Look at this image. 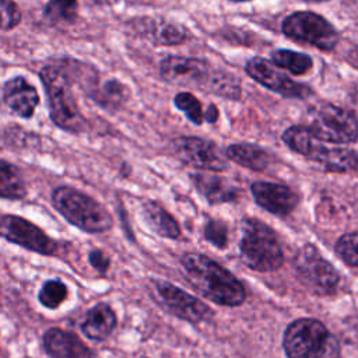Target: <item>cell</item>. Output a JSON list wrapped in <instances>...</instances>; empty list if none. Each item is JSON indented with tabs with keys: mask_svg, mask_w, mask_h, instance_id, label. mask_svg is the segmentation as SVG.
Masks as SVG:
<instances>
[{
	"mask_svg": "<svg viewBox=\"0 0 358 358\" xmlns=\"http://www.w3.org/2000/svg\"><path fill=\"white\" fill-rule=\"evenodd\" d=\"M180 264L189 284L201 296L221 306H239L246 299L243 284L214 259L200 253H185Z\"/></svg>",
	"mask_w": 358,
	"mask_h": 358,
	"instance_id": "6da1fadb",
	"label": "cell"
},
{
	"mask_svg": "<svg viewBox=\"0 0 358 358\" xmlns=\"http://www.w3.org/2000/svg\"><path fill=\"white\" fill-rule=\"evenodd\" d=\"M39 76L45 87L49 115L53 123L70 133L83 131L87 122L71 91V76L67 70V60H64V64L55 63L45 66Z\"/></svg>",
	"mask_w": 358,
	"mask_h": 358,
	"instance_id": "7a4b0ae2",
	"label": "cell"
},
{
	"mask_svg": "<svg viewBox=\"0 0 358 358\" xmlns=\"http://www.w3.org/2000/svg\"><path fill=\"white\" fill-rule=\"evenodd\" d=\"M239 256L250 270L270 273L281 267L284 252L277 234L263 221L245 217L241 221Z\"/></svg>",
	"mask_w": 358,
	"mask_h": 358,
	"instance_id": "3957f363",
	"label": "cell"
},
{
	"mask_svg": "<svg viewBox=\"0 0 358 358\" xmlns=\"http://www.w3.org/2000/svg\"><path fill=\"white\" fill-rule=\"evenodd\" d=\"M52 204L55 210L64 217L67 222L88 234L106 232L113 225L108 210L91 196L76 187L63 185L52 192Z\"/></svg>",
	"mask_w": 358,
	"mask_h": 358,
	"instance_id": "277c9868",
	"label": "cell"
},
{
	"mask_svg": "<svg viewBox=\"0 0 358 358\" xmlns=\"http://www.w3.org/2000/svg\"><path fill=\"white\" fill-rule=\"evenodd\" d=\"M287 358H338L340 344L326 326L310 317L291 322L282 336Z\"/></svg>",
	"mask_w": 358,
	"mask_h": 358,
	"instance_id": "5b68a950",
	"label": "cell"
},
{
	"mask_svg": "<svg viewBox=\"0 0 358 358\" xmlns=\"http://www.w3.org/2000/svg\"><path fill=\"white\" fill-rule=\"evenodd\" d=\"M282 141L292 151L323 165L331 172H348L358 168V154L352 150L327 145L308 126H291L282 133Z\"/></svg>",
	"mask_w": 358,
	"mask_h": 358,
	"instance_id": "8992f818",
	"label": "cell"
},
{
	"mask_svg": "<svg viewBox=\"0 0 358 358\" xmlns=\"http://www.w3.org/2000/svg\"><path fill=\"white\" fill-rule=\"evenodd\" d=\"M317 137L333 144H347L358 138V119L331 103H317L309 110V126Z\"/></svg>",
	"mask_w": 358,
	"mask_h": 358,
	"instance_id": "52a82bcc",
	"label": "cell"
},
{
	"mask_svg": "<svg viewBox=\"0 0 358 358\" xmlns=\"http://www.w3.org/2000/svg\"><path fill=\"white\" fill-rule=\"evenodd\" d=\"M294 266L301 282L313 294L330 295L336 291L338 273L313 245H303L296 252Z\"/></svg>",
	"mask_w": 358,
	"mask_h": 358,
	"instance_id": "ba28073f",
	"label": "cell"
},
{
	"mask_svg": "<svg viewBox=\"0 0 358 358\" xmlns=\"http://www.w3.org/2000/svg\"><path fill=\"white\" fill-rule=\"evenodd\" d=\"M281 29L285 36L322 50L333 49L340 39L338 32L327 20L310 11H296L288 15Z\"/></svg>",
	"mask_w": 358,
	"mask_h": 358,
	"instance_id": "9c48e42d",
	"label": "cell"
},
{
	"mask_svg": "<svg viewBox=\"0 0 358 358\" xmlns=\"http://www.w3.org/2000/svg\"><path fill=\"white\" fill-rule=\"evenodd\" d=\"M0 234L7 242L22 246L31 252L52 256L57 250V243L38 225L14 214H6L1 217Z\"/></svg>",
	"mask_w": 358,
	"mask_h": 358,
	"instance_id": "30bf717a",
	"label": "cell"
},
{
	"mask_svg": "<svg viewBox=\"0 0 358 358\" xmlns=\"http://www.w3.org/2000/svg\"><path fill=\"white\" fill-rule=\"evenodd\" d=\"M172 148L182 162L197 169L221 172L228 166L221 150L213 141L200 137H178L172 141Z\"/></svg>",
	"mask_w": 358,
	"mask_h": 358,
	"instance_id": "8fae6325",
	"label": "cell"
},
{
	"mask_svg": "<svg viewBox=\"0 0 358 358\" xmlns=\"http://www.w3.org/2000/svg\"><path fill=\"white\" fill-rule=\"evenodd\" d=\"M154 284L161 303L173 316L190 323L206 322L214 316V312L204 302L175 287L172 282L155 280Z\"/></svg>",
	"mask_w": 358,
	"mask_h": 358,
	"instance_id": "7c38bea8",
	"label": "cell"
},
{
	"mask_svg": "<svg viewBox=\"0 0 358 358\" xmlns=\"http://www.w3.org/2000/svg\"><path fill=\"white\" fill-rule=\"evenodd\" d=\"M214 69L204 60L185 56H168L159 64L161 77L173 85L207 90Z\"/></svg>",
	"mask_w": 358,
	"mask_h": 358,
	"instance_id": "4fadbf2b",
	"label": "cell"
},
{
	"mask_svg": "<svg viewBox=\"0 0 358 358\" xmlns=\"http://www.w3.org/2000/svg\"><path fill=\"white\" fill-rule=\"evenodd\" d=\"M246 73L259 84L285 98H306L310 95L309 87L291 80L273 63L263 57H252L245 67Z\"/></svg>",
	"mask_w": 358,
	"mask_h": 358,
	"instance_id": "5bb4252c",
	"label": "cell"
},
{
	"mask_svg": "<svg viewBox=\"0 0 358 358\" xmlns=\"http://www.w3.org/2000/svg\"><path fill=\"white\" fill-rule=\"evenodd\" d=\"M250 192L262 208L278 217L291 214L299 201L298 194L291 187L280 183L257 180L252 183Z\"/></svg>",
	"mask_w": 358,
	"mask_h": 358,
	"instance_id": "9a60e30c",
	"label": "cell"
},
{
	"mask_svg": "<svg viewBox=\"0 0 358 358\" xmlns=\"http://www.w3.org/2000/svg\"><path fill=\"white\" fill-rule=\"evenodd\" d=\"M42 344L50 358H95L74 333L57 327L48 329L42 336Z\"/></svg>",
	"mask_w": 358,
	"mask_h": 358,
	"instance_id": "2e32d148",
	"label": "cell"
},
{
	"mask_svg": "<svg viewBox=\"0 0 358 358\" xmlns=\"http://www.w3.org/2000/svg\"><path fill=\"white\" fill-rule=\"evenodd\" d=\"M3 101L20 117H31L38 106L39 95L24 77H14L3 87Z\"/></svg>",
	"mask_w": 358,
	"mask_h": 358,
	"instance_id": "e0dca14e",
	"label": "cell"
},
{
	"mask_svg": "<svg viewBox=\"0 0 358 358\" xmlns=\"http://www.w3.org/2000/svg\"><path fill=\"white\" fill-rule=\"evenodd\" d=\"M117 317L115 310L108 303H96L91 308L84 320L80 323L83 334L94 341L106 340L116 329Z\"/></svg>",
	"mask_w": 358,
	"mask_h": 358,
	"instance_id": "ac0fdd59",
	"label": "cell"
},
{
	"mask_svg": "<svg viewBox=\"0 0 358 358\" xmlns=\"http://www.w3.org/2000/svg\"><path fill=\"white\" fill-rule=\"evenodd\" d=\"M190 180L211 204L234 201L239 194V189L234 183L218 175L197 172L190 175Z\"/></svg>",
	"mask_w": 358,
	"mask_h": 358,
	"instance_id": "d6986e66",
	"label": "cell"
},
{
	"mask_svg": "<svg viewBox=\"0 0 358 358\" xmlns=\"http://www.w3.org/2000/svg\"><path fill=\"white\" fill-rule=\"evenodd\" d=\"M141 214L147 227L157 235L169 239H178L180 236L179 224L159 203L147 200L141 206Z\"/></svg>",
	"mask_w": 358,
	"mask_h": 358,
	"instance_id": "ffe728a7",
	"label": "cell"
},
{
	"mask_svg": "<svg viewBox=\"0 0 358 358\" xmlns=\"http://www.w3.org/2000/svg\"><path fill=\"white\" fill-rule=\"evenodd\" d=\"M225 157L250 171L263 172L271 164V155L256 144H231L225 150Z\"/></svg>",
	"mask_w": 358,
	"mask_h": 358,
	"instance_id": "44dd1931",
	"label": "cell"
},
{
	"mask_svg": "<svg viewBox=\"0 0 358 358\" xmlns=\"http://www.w3.org/2000/svg\"><path fill=\"white\" fill-rule=\"evenodd\" d=\"M144 24V34L158 45H179L186 39V32L182 27L172 22H159L147 20Z\"/></svg>",
	"mask_w": 358,
	"mask_h": 358,
	"instance_id": "7402d4cb",
	"label": "cell"
},
{
	"mask_svg": "<svg viewBox=\"0 0 358 358\" xmlns=\"http://www.w3.org/2000/svg\"><path fill=\"white\" fill-rule=\"evenodd\" d=\"M25 193L27 189L21 172L17 166L3 159L0 164V196L3 199L20 200Z\"/></svg>",
	"mask_w": 358,
	"mask_h": 358,
	"instance_id": "603a6c76",
	"label": "cell"
},
{
	"mask_svg": "<svg viewBox=\"0 0 358 358\" xmlns=\"http://www.w3.org/2000/svg\"><path fill=\"white\" fill-rule=\"evenodd\" d=\"M271 60L280 69H285L295 76H302L308 73L313 64L312 59L308 55L288 49L274 50L271 53Z\"/></svg>",
	"mask_w": 358,
	"mask_h": 358,
	"instance_id": "cb8c5ba5",
	"label": "cell"
},
{
	"mask_svg": "<svg viewBox=\"0 0 358 358\" xmlns=\"http://www.w3.org/2000/svg\"><path fill=\"white\" fill-rule=\"evenodd\" d=\"M206 91L213 92L222 98L232 99V101L239 99L241 94H242L241 83L235 76H232L228 71L215 70V69L213 71V76L210 78V83H208Z\"/></svg>",
	"mask_w": 358,
	"mask_h": 358,
	"instance_id": "d4e9b609",
	"label": "cell"
},
{
	"mask_svg": "<svg viewBox=\"0 0 358 358\" xmlns=\"http://www.w3.org/2000/svg\"><path fill=\"white\" fill-rule=\"evenodd\" d=\"M67 298V287L60 280H48L39 289L38 299L48 309H57Z\"/></svg>",
	"mask_w": 358,
	"mask_h": 358,
	"instance_id": "484cf974",
	"label": "cell"
},
{
	"mask_svg": "<svg viewBox=\"0 0 358 358\" xmlns=\"http://www.w3.org/2000/svg\"><path fill=\"white\" fill-rule=\"evenodd\" d=\"M175 106L180 109L186 117L194 124H201L206 120V112L201 108L200 101L190 92H179L175 95Z\"/></svg>",
	"mask_w": 358,
	"mask_h": 358,
	"instance_id": "4316f807",
	"label": "cell"
},
{
	"mask_svg": "<svg viewBox=\"0 0 358 358\" xmlns=\"http://www.w3.org/2000/svg\"><path fill=\"white\" fill-rule=\"evenodd\" d=\"M77 0H49L45 7V17L56 22H70L77 15Z\"/></svg>",
	"mask_w": 358,
	"mask_h": 358,
	"instance_id": "83f0119b",
	"label": "cell"
},
{
	"mask_svg": "<svg viewBox=\"0 0 358 358\" xmlns=\"http://www.w3.org/2000/svg\"><path fill=\"white\" fill-rule=\"evenodd\" d=\"M336 252L344 263L358 266V232L343 235L336 243Z\"/></svg>",
	"mask_w": 358,
	"mask_h": 358,
	"instance_id": "f1b7e54d",
	"label": "cell"
},
{
	"mask_svg": "<svg viewBox=\"0 0 358 358\" xmlns=\"http://www.w3.org/2000/svg\"><path fill=\"white\" fill-rule=\"evenodd\" d=\"M123 92H124V87L116 80H112L105 83V85L99 91V95H96L94 99L103 108L115 109L124 99Z\"/></svg>",
	"mask_w": 358,
	"mask_h": 358,
	"instance_id": "f546056e",
	"label": "cell"
},
{
	"mask_svg": "<svg viewBox=\"0 0 358 358\" xmlns=\"http://www.w3.org/2000/svg\"><path fill=\"white\" fill-rule=\"evenodd\" d=\"M203 235L206 241H208L218 249H224L228 245V228L220 220H208L204 225Z\"/></svg>",
	"mask_w": 358,
	"mask_h": 358,
	"instance_id": "4dcf8cb0",
	"label": "cell"
},
{
	"mask_svg": "<svg viewBox=\"0 0 358 358\" xmlns=\"http://www.w3.org/2000/svg\"><path fill=\"white\" fill-rule=\"evenodd\" d=\"M21 21V11L13 0H1V28L8 31Z\"/></svg>",
	"mask_w": 358,
	"mask_h": 358,
	"instance_id": "1f68e13d",
	"label": "cell"
},
{
	"mask_svg": "<svg viewBox=\"0 0 358 358\" xmlns=\"http://www.w3.org/2000/svg\"><path fill=\"white\" fill-rule=\"evenodd\" d=\"M90 264L99 273H105L109 268V257L99 249H94L88 255Z\"/></svg>",
	"mask_w": 358,
	"mask_h": 358,
	"instance_id": "d6a6232c",
	"label": "cell"
},
{
	"mask_svg": "<svg viewBox=\"0 0 358 358\" xmlns=\"http://www.w3.org/2000/svg\"><path fill=\"white\" fill-rule=\"evenodd\" d=\"M217 119H218V109L215 105H210L206 112V120L208 123H215Z\"/></svg>",
	"mask_w": 358,
	"mask_h": 358,
	"instance_id": "836d02e7",
	"label": "cell"
},
{
	"mask_svg": "<svg viewBox=\"0 0 358 358\" xmlns=\"http://www.w3.org/2000/svg\"><path fill=\"white\" fill-rule=\"evenodd\" d=\"M348 105H350V112L358 119V92H354V94L350 96Z\"/></svg>",
	"mask_w": 358,
	"mask_h": 358,
	"instance_id": "e575fe53",
	"label": "cell"
},
{
	"mask_svg": "<svg viewBox=\"0 0 358 358\" xmlns=\"http://www.w3.org/2000/svg\"><path fill=\"white\" fill-rule=\"evenodd\" d=\"M350 62H351L354 66L358 67V49L351 53V60H350Z\"/></svg>",
	"mask_w": 358,
	"mask_h": 358,
	"instance_id": "d590c367",
	"label": "cell"
},
{
	"mask_svg": "<svg viewBox=\"0 0 358 358\" xmlns=\"http://www.w3.org/2000/svg\"><path fill=\"white\" fill-rule=\"evenodd\" d=\"M231 1H235V3H241V1H249V0H231Z\"/></svg>",
	"mask_w": 358,
	"mask_h": 358,
	"instance_id": "8d00e7d4",
	"label": "cell"
},
{
	"mask_svg": "<svg viewBox=\"0 0 358 358\" xmlns=\"http://www.w3.org/2000/svg\"><path fill=\"white\" fill-rule=\"evenodd\" d=\"M305 1H324V0H305Z\"/></svg>",
	"mask_w": 358,
	"mask_h": 358,
	"instance_id": "74e56055",
	"label": "cell"
}]
</instances>
